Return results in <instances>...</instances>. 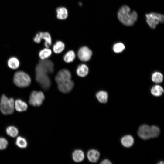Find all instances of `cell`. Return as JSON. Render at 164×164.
<instances>
[{"label": "cell", "instance_id": "cell-1", "mask_svg": "<svg viewBox=\"0 0 164 164\" xmlns=\"http://www.w3.org/2000/svg\"><path fill=\"white\" fill-rule=\"evenodd\" d=\"M118 16L120 22L127 26H133L138 18L136 12L135 11L131 12L130 8L126 5L122 6L119 9L118 12Z\"/></svg>", "mask_w": 164, "mask_h": 164}, {"label": "cell", "instance_id": "cell-2", "mask_svg": "<svg viewBox=\"0 0 164 164\" xmlns=\"http://www.w3.org/2000/svg\"><path fill=\"white\" fill-rule=\"evenodd\" d=\"M14 102L13 98H8L3 94L0 100V110L2 113L5 115L12 114L15 109Z\"/></svg>", "mask_w": 164, "mask_h": 164}, {"label": "cell", "instance_id": "cell-3", "mask_svg": "<svg viewBox=\"0 0 164 164\" xmlns=\"http://www.w3.org/2000/svg\"><path fill=\"white\" fill-rule=\"evenodd\" d=\"M13 81L17 87H25L30 84L31 79L27 73L23 71H19L14 74Z\"/></svg>", "mask_w": 164, "mask_h": 164}, {"label": "cell", "instance_id": "cell-4", "mask_svg": "<svg viewBox=\"0 0 164 164\" xmlns=\"http://www.w3.org/2000/svg\"><path fill=\"white\" fill-rule=\"evenodd\" d=\"M145 16L147 23L152 29H155L158 24L164 21V15L160 13L152 12L146 14Z\"/></svg>", "mask_w": 164, "mask_h": 164}, {"label": "cell", "instance_id": "cell-5", "mask_svg": "<svg viewBox=\"0 0 164 164\" xmlns=\"http://www.w3.org/2000/svg\"><path fill=\"white\" fill-rule=\"evenodd\" d=\"M44 99L45 96L42 92L34 91L30 94L29 102L32 106H40L42 104Z\"/></svg>", "mask_w": 164, "mask_h": 164}, {"label": "cell", "instance_id": "cell-6", "mask_svg": "<svg viewBox=\"0 0 164 164\" xmlns=\"http://www.w3.org/2000/svg\"><path fill=\"white\" fill-rule=\"evenodd\" d=\"M36 80L41 87L45 90L49 89L50 85V81L48 74L38 70H36Z\"/></svg>", "mask_w": 164, "mask_h": 164}, {"label": "cell", "instance_id": "cell-7", "mask_svg": "<svg viewBox=\"0 0 164 164\" xmlns=\"http://www.w3.org/2000/svg\"><path fill=\"white\" fill-rule=\"evenodd\" d=\"M42 39L45 41L44 45L46 48H49L51 45L52 39L50 34L47 32H39L37 33L33 39L36 43H40Z\"/></svg>", "mask_w": 164, "mask_h": 164}, {"label": "cell", "instance_id": "cell-8", "mask_svg": "<svg viewBox=\"0 0 164 164\" xmlns=\"http://www.w3.org/2000/svg\"><path fill=\"white\" fill-rule=\"evenodd\" d=\"M53 64L51 61L45 59L40 60L36 67L46 71L48 74L53 72Z\"/></svg>", "mask_w": 164, "mask_h": 164}, {"label": "cell", "instance_id": "cell-9", "mask_svg": "<svg viewBox=\"0 0 164 164\" xmlns=\"http://www.w3.org/2000/svg\"><path fill=\"white\" fill-rule=\"evenodd\" d=\"M92 54V51L87 47L80 48L78 52V56L80 60L84 62L89 60Z\"/></svg>", "mask_w": 164, "mask_h": 164}, {"label": "cell", "instance_id": "cell-10", "mask_svg": "<svg viewBox=\"0 0 164 164\" xmlns=\"http://www.w3.org/2000/svg\"><path fill=\"white\" fill-rule=\"evenodd\" d=\"M71 74L70 71L66 69L59 71L56 74L55 80L58 84L71 79Z\"/></svg>", "mask_w": 164, "mask_h": 164}, {"label": "cell", "instance_id": "cell-11", "mask_svg": "<svg viewBox=\"0 0 164 164\" xmlns=\"http://www.w3.org/2000/svg\"><path fill=\"white\" fill-rule=\"evenodd\" d=\"M137 133L139 136L142 139H149L151 138L150 127L147 125H142L138 128Z\"/></svg>", "mask_w": 164, "mask_h": 164}, {"label": "cell", "instance_id": "cell-12", "mask_svg": "<svg viewBox=\"0 0 164 164\" xmlns=\"http://www.w3.org/2000/svg\"><path fill=\"white\" fill-rule=\"evenodd\" d=\"M74 86V82L71 79L58 84L59 90L62 92L65 93L70 92Z\"/></svg>", "mask_w": 164, "mask_h": 164}, {"label": "cell", "instance_id": "cell-13", "mask_svg": "<svg viewBox=\"0 0 164 164\" xmlns=\"http://www.w3.org/2000/svg\"><path fill=\"white\" fill-rule=\"evenodd\" d=\"M15 109L19 112L26 111L28 108L27 103L20 99L16 100L14 102Z\"/></svg>", "mask_w": 164, "mask_h": 164}, {"label": "cell", "instance_id": "cell-14", "mask_svg": "<svg viewBox=\"0 0 164 164\" xmlns=\"http://www.w3.org/2000/svg\"><path fill=\"white\" fill-rule=\"evenodd\" d=\"M100 154L95 149L89 150L87 153V157L89 161L93 163L96 162L98 160Z\"/></svg>", "mask_w": 164, "mask_h": 164}, {"label": "cell", "instance_id": "cell-15", "mask_svg": "<svg viewBox=\"0 0 164 164\" xmlns=\"http://www.w3.org/2000/svg\"><path fill=\"white\" fill-rule=\"evenodd\" d=\"M72 158L74 161L79 162L83 161L84 158V152L81 150L77 149L74 151L72 154Z\"/></svg>", "mask_w": 164, "mask_h": 164}, {"label": "cell", "instance_id": "cell-16", "mask_svg": "<svg viewBox=\"0 0 164 164\" xmlns=\"http://www.w3.org/2000/svg\"><path fill=\"white\" fill-rule=\"evenodd\" d=\"M56 17L60 20H64L67 18L68 12L67 9L64 7L58 8L56 10Z\"/></svg>", "mask_w": 164, "mask_h": 164}, {"label": "cell", "instance_id": "cell-17", "mask_svg": "<svg viewBox=\"0 0 164 164\" xmlns=\"http://www.w3.org/2000/svg\"><path fill=\"white\" fill-rule=\"evenodd\" d=\"M121 142L124 146L126 147H129L133 145L134 140L133 137L132 136L127 135L122 137Z\"/></svg>", "mask_w": 164, "mask_h": 164}, {"label": "cell", "instance_id": "cell-18", "mask_svg": "<svg viewBox=\"0 0 164 164\" xmlns=\"http://www.w3.org/2000/svg\"><path fill=\"white\" fill-rule=\"evenodd\" d=\"M89 69L88 67L85 64H81L77 67L76 73L77 75L80 77H84L88 74Z\"/></svg>", "mask_w": 164, "mask_h": 164}, {"label": "cell", "instance_id": "cell-19", "mask_svg": "<svg viewBox=\"0 0 164 164\" xmlns=\"http://www.w3.org/2000/svg\"><path fill=\"white\" fill-rule=\"evenodd\" d=\"M7 64L8 67L11 69H16L19 66V62L18 59L15 57H12L8 60Z\"/></svg>", "mask_w": 164, "mask_h": 164}, {"label": "cell", "instance_id": "cell-20", "mask_svg": "<svg viewBox=\"0 0 164 164\" xmlns=\"http://www.w3.org/2000/svg\"><path fill=\"white\" fill-rule=\"evenodd\" d=\"M96 97L100 103H106L108 101V95L106 92L101 91L97 93Z\"/></svg>", "mask_w": 164, "mask_h": 164}, {"label": "cell", "instance_id": "cell-21", "mask_svg": "<svg viewBox=\"0 0 164 164\" xmlns=\"http://www.w3.org/2000/svg\"><path fill=\"white\" fill-rule=\"evenodd\" d=\"M6 132L8 135L12 138L16 137L19 133L18 128L15 127L13 126H10L8 127L6 129Z\"/></svg>", "mask_w": 164, "mask_h": 164}, {"label": "cell", "instance_id": "cell-22", "mask_svg": "<svg viewBox=\"0 0 164 164\" xmlns=\"http://www.w3.org/2000/svg\"><path fill=\"white\" fill-rule=\"evenodd\" d=\"M15 143L17 146L21 149L26 148L28 145V143L26 139L20 136L17 137Z\"/></svg>", "mask_w": 164, "mask_h": 164}, {"label": "cell", "instance_id": "cell-23", "mask_svg": "<svg viewBox=\"0 0 164 164\" xmlns=\"http://www.w3.org/2000/svg\"><path fill=\"white\" fill-rule=\"evenodd\" d=\"M65 44L62 42L60 41H57L53 46V50L56 53H61L64 49Z\"/></svg>", "mask_w": 164, "mask_h": 164}, {"label": "cell", "instance_id": "cell-24", "mask_svg": "<svg viewBox=\"0 0 164 164\" xmlns=\"http://www.w3.org/2000/svg\"><path fill=\"white\" fill-rule=\"evenodd\" d=\"M163 92V88L159 85L154 86L151 90L152 94L155 96H160L162 95Z\"/></svg>", "mask_w": 164, "mask_h": 164}, {"label": "cell", "instance_id": "cell-25", "mask_svg": "<svg viewBox=\"0 0 164 164\" xmlns=\"http://www.w3.org/2000/svg\"><path fill=\"white\" fill-rule=\"evenodd\" d=\"M51 54V50L47 48L40 51L39 53V56L41 60H45L50 57Z\"/></svg>", "mask_w": 164, "mask_h": 164}, {"label": "cell", "instance_id": "cell-26", "mask_svg": "<svg viewBox=\"0 0 164 164\" xmlns=\"http://www.w3.org/2000/svg\"><path fill=\"white\" fill-rule=\"evenodd\" d=\"M75 57V54L73 50H70L67 52L63 57L64 61L66 63H69L73 62Z\"/></svg>", "mask_w": 164, "mask_h": 164}, {"label": "cell", "instance_id": "cell-27", "mask_svg": "<svg viewBox=\"0 0 164 164\" xmlns=\"http://www.w3.org/2000/svg\"><path fill=\"white\" fill-rule=\"evenodd\" d=\"M163 79V76L162 73L159 72L154 73L152 76V81L156 83L161 82Z\"/></svg>", "mask_w": 164, "mask_h": 164}, {"label": "cell", "instance_id": "cell-28", "mask_svg": "<svg viewBox=\"0 0 164 164\" xmlns=\"http://www.w3.org/2000/svg\"><path fill=\"white\" fill-rule=\"evenodd\" d=\"M160 132V129L158 127L154 125L150 127L151 138H155L157 137L159 135Z\"/></svg>", "mask_w": 164, "mask_h": 164}, {"label": "cell", "instance_id": "cell-29", "mask_svg": "<svg viewBox=\"0 0 164 164\" xmlns=\"http://www.w3.org/2000/svg\"><path fill=\"white\" fill-rule=\"evenodd\" d=\"M125 48L124 45L122 43H118L113 46V49L114 52L116 53H120L122 52Z\"/></svg>", "mask_w": 164, "mask_h": 164}, {"label": "cell", "instance_id": "cell-30", "mask_svg": "<svg viewBox=\"0 0 164 164\" xmlns=\"http://www.w3.org/2000/svg\"><path fill=\"white\" fill-rule=\"evenodd\" d=\"M8 145V141L5 138L0 137V150H4L6 149Z\"/></svg>", "mask_w": 164, "mask_h": 164}, {"label": "cell", "instance_id": "cell-31", "mask_svg": "<svg viewBox=\"0 0 164 164\" xmlns=\"http://www.w3.org/2000/svg\"><path fill=\"white\" fill-rule=\"evenodd\" d=\"M101 164H112L111 162L108 159H105L103 160L100 163Z\"/></svg>", "mask_w": 164, "mask_h": 164}, {"label": "cell", "instance_id": "cell-32", "mask_svg": "<svg viewBox=\"0 0 164 164\" xmlns=\"http://www.w3.org/2000/svg\"><path fill=\"white\" fill-rule=\"evenodd\" d=\"M164 162L163 161H160V162L158 164H164Z\"/></svg>", "mask_w": 164, "mask_h": 164}]
</instances>
